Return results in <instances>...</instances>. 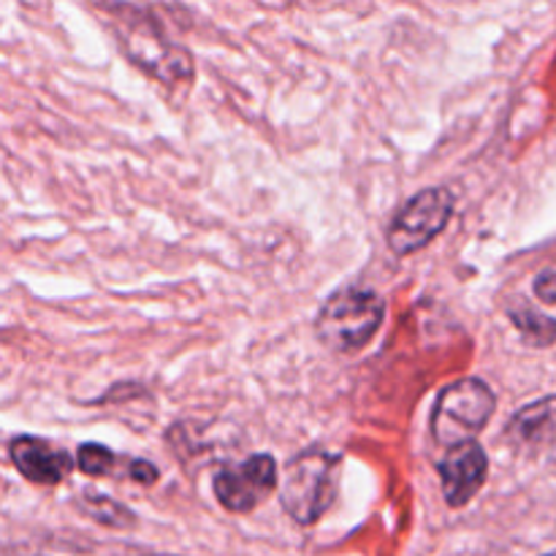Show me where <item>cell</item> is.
<instances>
[{
    "instance_id": "obj_13",
    "label": "cell",
    "mask_w": 556,
    "mask_h": 556,
    "mask_svg": "<svg viewBox=\"0 0 556 556\" xmlns=\"http://www.w3.org/2000/svg\"><path fill=\"white\" fill-rule=\"evenodd\" d=\"M128 478L136 483H144V486H152L157 481V467L150 465V462L134 459L128 465Z\"/></svg>"
},
{
    "instance_id": "obj_6",
    "label": "cell",
    "mask_w": 556,
    "mask_h": 556,
    "mask_svg": "<svg viewBox=\"0 0 556 556\" xmlns=\"http://www.w3.org/2000/svg\"><path fill=\"white\" fill-rule=\"evenodd\" d=\"M438 470L440 478H443L445 503H448L451 508H465V505L481 492L483 483H486V451H483L481 443H476V440L454 445V448H448V454L443 456Z\"/></svg>"
},
{
    "instance_id": "obj_9",
    "label": "cell",
    "mask_w": 556,
    "mask_h": 556,
    "mask_svg": "<svg viewBox=\"0 0 556 556\" xmlns=\"http://www.w3.org/2000/svg\"><path fill=\"white\" fill-rule=\"evenodd\" d=\"M552 407H556V400L538 402V405L519 410V416L508 424L510 440H519V443L541 440V434L546 432L548 424H552L556 416V410H552Z\"/></svg>"
},
{
    "instance_id": "obj_4",
    "label": "cell",
    "mask_w": 556,
    "mask_h": 556,
    "mask_svg": "<svg viewBox=\"0 0 556 556\" xmlns=\"http://www.w3.org/2000/svg\"><path fill=\"white\" fill-rule=\"evenodd\" d=\"M454 195L445 188H427L413 195L389 226V248L396 255H410L427 248L445 231L454 215Z\"/></svg>"
},
{
    "instance_id": "obj_3",
    "label": "cell",
    "mask_w": 556,
    "mask_h": 556,
    "mask_svg": "<svg viewBox=\"0 0 556 556\" xmlns=\"http://www.w3.org/2000/svg\"><path fill=\"white\" fill-rule=\"evenodd\" d=\"M494 407H497V396H494V391L483 380H456L434 402V443L445 445V448L470 443V440H476V434L486 429L489 418L494 416Z\"/></svg>"
},
{
    "instance_id": "obj_1",
    "label": "cell",
    "mask_w": 556,
    "mask_h": 556,
    "mask_svg": "<svg viewBox=\"0 0 556 556\" xmlns=\"http://www.w3.org/2000/svg\"><path fill=\"white\" fill-rule=\"evenodd\" d=\"M342 456L329 451H307L293 456L282 470L280 503L299 525H315L331 508L340 489Z\"/></svg>"
},
{
    "instance_id": "obj_8",
    "label": "cell",
    "mask_w": 556,
    "mask_h": 556,
    "mask_svg": "<svg viewBox=\"0 0 556 556\" xmlns=\"http://www.w3.org/2000/svg\"><path fill=\"white\" fill-rule=\"evenodd\" d=\"M510 320L516 324L519 334L525 337L530 345L546 348L556 342V320L548 318V315L538 313L535 307H530L527 302H521L519 307L510 309Z\"/></svg>"
},
{
    "instance_id": "obj_14",
    "label": "cell",
    "mask_w": 556,
    "mask_h": 556,
    "mask_svg": "<svg viewBox=\"0 0 556 556\" xmlns=\"http://www.w3.org/2000/svg\"><path fill=\"white\" fill-rule=\"evenodd\" d=\"M546 556H556V552L554 554H546Z\"/></svg>"
},
{
    "instance_id": "obj_2",
    "label": "cell",
    "mask_w": 556,
    "mask_h": 556,
    "mask_svg": "<svg viewBox=\"0 0 556 556\" xmlns=\"http://www.w3.org/2000/svg\"><path fill=\"white\" fill-rule=\"evenodd\" d=\"M383 299L378 293L348 288V291H340L320 307L315 331H318V340L329 345L331 351H362L378 334L380 324H383Z\"/></svg>"
},
{
    "instance_id": "obj_10",
    "label": "cell",
    "mask_w": 556,
    "mask_h": 556,
    "mask_svg": "<svg viewBox=\"0 0 556 556\" xmlns=\"http://www.w3.org/2000/svg\"><path fill=\"white\" fill-rule=\"evenodd\" d=\"M79 508L85 510L87 516H92L98 525H106V527H130L134 525V514H130L128 508H123L119 503H114L112 497H106V494L81 492Z\"/></svg>"
},
{
    "instance_id": "obj_11",
    "label": "cell",
    "mask_w": 556,
    "mask_h": 556,
    "mask_svg": "<svg viewBox=\"0 0 556 556\" xmlns=\"http://www.w3.org/2000/svg\"><path fill=\"white\" fill-rule=\"evenodd\" d=\"M76 465H79V470L85 472V476L101 478V476H109V472L117 467V456H114L109 448H103V445L85 443L79 445V451H76Z\"/></svg>"
},
{
    "instance_id": "obj_12",
    "label": "cell",
    "mask_w": 556,
    "mask_h": 556,
    "mask_svg": "<svg viewBox=\"0 0 556 556\" xmlns=\"http://www.w3.org/2000/svg\"><path fill=\"white\" fill-rule=\"evenodd\" d=\"M535 296L546 304H556V266H548L535 277Z\"/></svg>"
},
{
    "instance_id": "obj_7",
    "label": "cell",
    "mask_w": 556,
    "mask_h": 556,
    "mask_svg": "<svg viewBox=\"0 0 556 556\" xmlns=\"http://www.w3.org/2000/svg\"><path fill=\"white\" fill-rule=\"evenodd\" d=\"M9 456L27 481L43 483V486H54L68 478L71 467H74V459L65 451L41 438H30V434H20L11 440Z\"/></svg>"
},
{
    "instance_id": "obj_5",
    "label": "cell",
    "mask_w": 556,
    "mask_h": 556,
    "mask_svg": "<svg viewBox=\"0 0 556 556\" xmlns=\"http://www.w3.org/2000/svg\"><path fill=\"white\" fill-rule=\"evenodd\" d=\"M277 489V465L269 454H253L215 476V497L231 514H250Z\"/></svg>"
}]
</instances>
